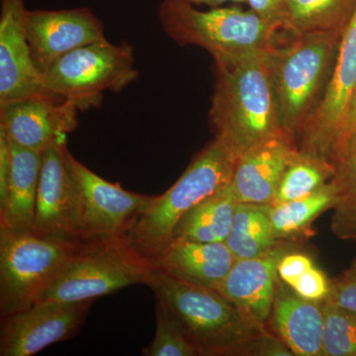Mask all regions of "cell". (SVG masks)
<instances>
[{"label":"cell","instance_id":"cell-1","mask_svg":"<svg viewBox=\"0 0 356 356\" xmlns=\"http://www.w3.org/2000/svg\"><path fill=\"white\" fill-rule=\"evenodd\" d=\"M215 63L216 79L210 123L238 156L264 140L286 133L271 74V51Z\"/></svg>","mask_w":356,"mask_h":356},{"label":"cell","instance_id":"cell-2","mask_svg":"<svg viewBox=\"0 0 356 356\" xmlns=\"http://www.w3.org/2000/svg\"><path fill=\"white\" fill-rule=\"evenodd\" d=\"M146 285L177 318L199 355H248L255 339L267 334L216 289L189 284L156 268Z\"/></svg>","mask_w":356,"mask_h":356},{"label":"cell","instance_id":"cell-3","mask_svg":"<svg viewBox=\"0 0 356 356\" xmlns=\"http://www.w3.org/2000/svg\"><path fill=\"white\" fill-rule=\"evenodd\" d=\"M161 28L181 46L200 47L215 63H228L270 51L280 42L281 31L252 9L213 7L196 9L181 0H163L159 8Z\"/></svg>","mask_w":356,"mask_h":356},{"label":"cell","instance_id":"cell-4","mask_svg":"<svg viewBox=\"0 0 356 356\" xmlns=\"http://www.w3.org/2000/svg\"><path fill=\"white\" fill-rule=\"evenodd\" d=\"M154 268L152 259L137 250L127 234L79 238L67 266L39 300H95L146 284Z\"/></svg>","mask_w":356,"mask_h":356},{"label":"cell","instance_id":"cell-5","mask_svg":"<svg viewBox=\"0 0 356 356\" xmlns=\"http://www.w3.org/2000/svg\"><path fill=\"white\" fill-rule=\"evenodd\" d=\"M238 158L224 140L215 137L128 232L137 250L151 259L159 254L172 241L182 216L231 182Z\"/></svg>","mask_w":356,"mask_h":356},{"label":"cell","instance_id":"cell-6","mask_svg":"<svg viewBox=\"0 0 356 356\" xmlns=\"http://www.w3.org/2000/svg\"><path fill=\"white\" fill-rule=\"evenodd\" d=\"M341 38L337 35L290 36L271 51L281 125L295 142L322 97Z\"/></svg>","mask_w":356,"mask_h":356},{"label":"cell","instance_id":"cell-7","mask_svg":"<svg viewBox=\"0 0 356 356\" xmlns=\"http://www.w3.org/2000/svg\"><path fill=\"white\" fill-rule=\"evenodd\" d=\"M139 74L133 47L105 39L67 54L42 74V79L44 95L86 111L100 106L105 92L123 90Z\"/></svg>","mask_w":356,"mask_h":356},{"label":"cell","instance_id":"cell-8","mask_svg":"<svg viewBox=\"0 0 356 356\" xmlns=\"http://www.w3.org/2000/svg\"><path fill=\"white\" fill-rule=\"evenodd\" d=\"M77 238H44L32 231L0 228V314L31 306L70 261Z\"/></svg>","mask_w":356,"mask_h":356},{"label":"cell","instance_id":"cell-9","mask_svg":"<svg viewBox=\"0 0 356 356\" xmlns=\"http://www.w3.org/2000/svg\"><path fill=\"white\" fill-rule=\"evenodd\" d=\"M356 90V8L320 102L296 138L300 154L334 163ZM334 166V165H332Z\"/></svg>","mask_w":356,"mask_h":356},{"label":"cell","instance_id":"cell-10","mask_svg":"<svg viewBox=\"0 0 356 356\" xmlns=\"http://www.w3.org/2000/svg\"><path fill=\"white\" fill-rule=\"evenodd\" d=\"M67 166L74 197L77 238L128 234L156 196L134 193L111 184L77 161L69 149Z\"/></svg>","mask_w":356,"mask_h":356},{"label":"cell","instance_id":"cell-11","mask_svg":"<svg viewBox=\"0 0 356 356\" xmlns=\"http://www.w3.org/2000/svg\"><path fill=\"white\" fill-rule=\"evenodd\" d=\"M93 301L39 300L24 310L1 317L0 355H34L76 336Z\"/></svg>","mask_w":356,"mask_h":356},{"label":"cell","instance_id":"cell-12","mask_svg":"<svg viewBox=\"0 0 356 356\" xmlns=\"http://www.w3.org/2000/svg\"><path fill=\"white\" fill-rule=\"evenodd\" d=\"M27 29L33 63L41 74L70 51L106 39L102 21L86 7L29 11Z\"/></svg>","mask_w":356,"mask_h":356},{"label":"cell","instance_id":"cell-13","mask_svg":"<svg viewBox=\"0 0 356 356\" xmlns=\"http://www.w3.org/2000/svg\"><path fill=\"white\" fill-rule=\"evenodd\" d=\"M79 112L72 102L43 93L0 104V128L18 146L43 153L76 130Z\"/></svg>","mask_w":356,"mask_h":356},{"label":"cell","instance_id":"cell-14","mask_svg":"<svg viewBox=\"0 0 356 356\" xmlns=\"http://www.w3.org/2000/svg\"><path fill=\"white\" fill-rule=\"evenodd\" d=\"M28 15L24 0H1L0 104L44 93L28 43Z\"/></svg>","mask_w":356,"mask_h":356},{"label":"cell","instance_id":"cell-15","mask_svg":"<svg viewBox=\"0 0 356 356\" xmlns=\"http://www.w3.org/2000/svg\"><path fill=\"white\" fill-rule=\"evenodd\" d=\"M67 139L58 140L42 153L32 232L44 238L74 240V197L67 161Z\"/></svg>","mask_w":356,"mask_h":356},{"label":"cell","instance_id":"cell-16","mask_svg":"<svg viewBox=\"0 0 356 356\" xmlns=\"http://www.w3.org/2000/svg\"><path fill=\"white\" fill-rule=\"evenodd\" d=\"M298 154L294 138L283 133L241 154L229 182L238 203L270 205L283 173Z\"/></svg>","mask_w":356,"mask_h":356},{"label":"cell","instance_id":"cell-17","mask_svg":"<svg viewBox=\"0 0 356 356\" xmlns=\"http://www.w3.org/2000/svg\"><path fill=\"white\" fill-rule=\"evenodd\" d=\"M283 254V248L275 247L261 257L236 259L217 289L261 329H266L280 290L277 264Z\"/></svg>","mask_w":356,"mask_h":356},{"label":"cell","instance_id":"cell-18","mask_svg":"<svg viewBox=\"0 0 356 356\" xmlns=\"http://www.w3.org/2000/svg\"><path fill=\"white\" fill-rule=\"evenodd\" d=\"M152 261L154 268L173 278L217 290L236 259L226 243L172 240Z\"/></svg>","mask_w":356,"mask_h":356},{"label":"cell","instance_id":"cell-19","mask_svg":"<svg viewBox=\"0 0 356 356\" xmlns=\"http://www.w3.org/2000/svg\"><path fill=\"white\" fill-rule=\"evenodd\" d=\"M269 321L278 337L299 356H324L322 304L278 290Z\"/></svg>","mask_w":356,"mask_h":356},{"label":"cell","instance_id":"cell-20","mask_svg":"<svg viewBox=\"0 0 356 356\" xmlns=\"http://www.w3.org/2000/svg\"><path fill=\"white\" fill-rule=\"evenodd\" d=\"M9 147L10 177L6 205L0 209V228L32 231L41 173L42 153L18 146L10 140Z\"/></svg>","mask_w":356,"mask_h":356},{"label":"cell","instance_id":"cell-21","mask_svg":"<svg viewBox=\"0 0 356 356\" xmlns=\"http://www.w3.org/2000/svg\"><path fill=\"white\" fill-rule=\"evenodd\" d=\"M356 0H283L281 32L290 36H341L350 22Z\"/></svg>","mask_w":356,"mask_h":356},{"label":"cell","instance_id":"cell-22","mask_svg":"<svg viewBox=\"0 0 356 356\" xmlns=\"http://www.w3.org/2000/svg\"><path fill=\"white\" fill-rule=\"evenodd\" d=\"M236 204L229 184L184 215L173 229L172 240L225 243L231 232Z\"/></svg>","mask_w":356,"mask_h":356},{"label":"cell","instance_id":"cell-23","mask_svg":"<svg viewBox=\"0 0 356 356\" xmlns=\"http://www.w3.org/2000/svg\"><path fill=\"white\" fill-rule=\"evenodd\" d=\"M269 205L238 203L225 241L236 259H254L277 247L271 229Z\"/></svg>","mask_w":356,"mask_h":356},{"label":"cell","instance_id":"cell-24","mask_svg":"<svg viewBox=\"0 0 356 356\" xmlns=\"http://www.w3.org/2000/svg\"><path fill=\"white\" fill-rule=\"evenodd\" d=\"M334 187L327 182L307 197L269 205L271 229L276 241L290 238L305 229L324 211L332 208Z\"/></svg>","mask_w":356,"mask_h":356},{"label":"cell","instance_id":"cell-25","mask_svg":"<svg viewBox=\"0 0 356 356\" xmlns=\"http://www.w3.org/2000/svg\"><path fill=\"white\" fill-rule=\"evenodd\" d=\"M332 231L343 240L356 241V147L334 163Z\"/></svg>","mask_w":356,"mask_h":356},{"label":"cell","instance_id":"cell-26","mask_svg":"<svg viewBox=\"0 0 356 356\" xmlns=\"http://www.w3.org/2000/svg\"><path fill=\"white\" fill-rule=\"evenodd\" d=\"M332 175L331 163L299 153L283 173L270 205L307 197L331 181Z\"/></svg>","mask_w":356,"mask_h":356},{"label":"cell","instance_id":"cell-27","mask_svg":"<svg viewBox=\"0 0 356 356\" xmlns=\"http://www.w3.org/2000/svg\"><path fill=\"white\" fill-rule=\"evenodd\" d=\"M324 356H356V312L323 300Z\"/></svg>","mask_w":356,"mask_h":356},{"label":"cell","instance_id":"cell-28","mask_svg":"<svg viewBox=\"0 0 356 356\" xmlns=\"http://www.w3.org/2000/svg\"><path fill=\"white\" fill-rule=\"evenodd\" d=\"M145 356H197V348L186 337L175 315L159 300L156 301V332L143 350Z\"/></svg>","mask_w":356,"mask_h":356},{"label":"cell","instance_id":"cell-29","mask_svg":"<svg viewBox=\"0 0 356 356\" xmlns=\"http://www.w3.org/2000/svg\"><path fill=\"white\" fill-rule=\"evenodd\" d=\"M291 288L301 298L320 302L329 296L331 282L327 280L322 271L313 266L302 274Z\"/></svg>","mask_w":356,"mask_h":356},{"label":"cell","instance_id":"cell-30","mask_svg":"<svg viewBox=\"0 0 356 356\" xmlns=\"http://www.w3.org/2000/svg\"><path fill=\"white\" fill-rule=\"evenodd\" d=\"M325 299L356 312V262L348 273L331 283V291Z\"/></svg>","mask_w":356,"mask_h":356},{"label":"cell","instance_id":"cell-31","mask_svg":"<svg viewBox=\"0 0 356 356\" xmlns=\"http://www.w3.org/2000/svg\"><path fill=\"white\" fill-rule=\"evenodd\" d=\"M314 266L311 257L302 254H283L278 261L277 273L283 282L291 287L302 274Z\"/></svg>","mask_w":356,"mask_h":356},{"label":"cell","instance_id":"cell-32","mask_svg":"<svg viewBox=\"0 0 356 356\" xmlns=\"http://www.w3.org/2000/svg\"><path fill=\"white\" fill-rule=\"evenodd\" d=\"M248 355H294L291 350L283 343L280 337H275L267 334L257 337L250 346Z\"/></svg>","mask_w":356,"mask_h":356},{"label":"cell","instance_id":"cell-33","mask_svg":"<svg viewBox=\"0 0 356 356\" xmlns=\"http://www.w3.org/2000/svg\"><path fill=\"white\" fill-rule=\"evenodd\" d=\"M10 147L6 132L0 128V209L4 207L10 177Z\"/></svg>","mask_w":356,"mask_h":356},{"label":"cell","instance_id":"cell-34","mask_svg":"<svg viewBox=\"0 0 356 356\" xmlns=\"http://www.w3.org/2000/svg\"><path fill=\"white\" fill-rule=\"evenodd\" d=\"M283 0H247L254 13L269 24L280 30V13Z\"/></svg>","mask_w":356,"mask_h":356},{"label":"cell","instance_id":"cell-35","mask_svg":"<svg viewBox=\"0 0 356 356\" xmlns=\"http://www.w3.org/2000/svg\"><path fill=\"white\" fill-rule=\"evenodd\" d=\"M356 147V90L353 95V102H351L350 111H348V119H346V127H344L343 138H341V144H339V149L336 159L341 156L346 152ZM334 165V163H332Z\"/></svg>","mask_w":356,"mask_h":356},{"label":"cell","instance_id":"cell-36","mask_svg":"<svg viewBox=\"0 0 356 356\" xmlns=\"http://www.w3.org/2000/svg\"><path fill=\"white\" fill-rule=\"evenodd\" d=\"M181 1L191 3L192 6H207L210 7H219L226 2H235V3H247V0H181Z\"/></svg>","mask_w":356,"mask_h":356}]
</instances>
